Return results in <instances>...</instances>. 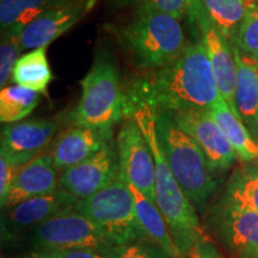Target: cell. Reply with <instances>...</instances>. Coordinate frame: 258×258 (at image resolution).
<instances>
[{"instance_id": "1", "label": "cell", "mask_w": 258, "mask_h": 258, "mask_svg": "<svg viewBox=\"0 0 258 258\" xmlns=\"http://www.w3.org/2000/svg\"><path fill=\"white\" fill-rule=\"evenodd\" d=\"M129 92L145 99L154 111L211 109L221 97L212 62L200 40L188 42L179 56L139 79Z\"/></svg>"}, {"instance_id": "2", "label": "cell", "mask_w": 258, "mask_h": 258, "mask_svg": "<svg viewBox=\"0 0 258 258\" xmlns=\"http://www.w3.org/2000/svg\"><path fill=\"white\" fill-rule=\"evenodd\" d=\"M124 116L135 120L152 151L156 165V205L169 225L177 249L185 258L205 232L201 230L195 207L180 188L164 156L152 106L145 99L128 92L125 93Z\"/></svg>"}, {"instance_id": "3", "label": "cell", "mask_w": 258, "mask_h": 258, "mask_svg": "<svg viewBox=\"0 0 258 258\" xmlns=\"http://www.w3.org/2000/svg\"><path fill=\"white\" fill-rule=\"evenodd\" d=\"M154 117L158 139L171 171L196 212L203 213L219 186L207 157L165 111H154Z\"/></svg>"}, {"instance_id": "4", "label": "cell", "mask_w": 258, "mask_h": 258, "mask_svg": "<svg viewBox=\"0 0 258 258\" xmlns=\"http://www.w3.org/2000/svg\"><path fill=\"white\" fill-rule=\"evenodd\" d=\"M116 36L139 69L159 70L185 49L186 41L179 19L165 12L143 10L117 29Z\"/></svg>"}, {"instance_id": "5", "label": "cell", "mask_w": 258, "mask_h": 258, "mask_svg": "<svg viewBox=\"0 0 258 258\" xmlns=\"http://www.w3.org/2000/svg\"><path fill=\"white\" fill-rule=\"evenodd\" d=\"M78 104L64 116L71 125L114 128L125 114V93L120 73L108 51H99L82 82Z\"/></svg>"}, {"instance_id": "6", "label": "cell", "mask_w": 258, "mask_h": 258, "mask_svg": "<svg viewBox=\"0 0 258 258\" xmlns=\"http://www.w3.org/2000/svg\"><path fill=\"white\" fill-rule=\"evenodd\" d=\"M74 211L95 225L106 245L148 239L137 217L131 186L121 177L89 198L78 200Z\"/></svg>"}, {"instance_id": "7", "label": "cell", "mask_w": 258, "mask_h": 258, "mask_svg": "<svg viewBox=\"0 0 258 258\" xmlns=\"http://www.w3.org/2000/svg\"><path fill=\"white\" fill-rule=\"evenodd\" d=\"M207 227L233 258H258V213L224 195L209 212Z\"/></svg>"}, {"instance_id": "8", "label": "cell", "mask_w": 258, "mask_h": 258, "mask_svg": "<svg viewBox=\"0 0 258 258\" xmlns=\"http://www.w3.org/2000/svg\"><path fill=\"white\" fill-rule=\"evenodd\" d=\"M31 240L36 251L98 250L106 246L95 225L74 208L35 226Z\"/></svg>"}, {"instance_id": "9", "label": "cell", "mask_w": 258, "mask_h": 258, "mask_svg": "<svg viewBox=\"0 0 258 258\" xmlns=\"http://www.w3.org/2000/svg\"><path fill=\"white\" fill-rule=\"evenodd\" d=\"M194 28L198 30L200 41L207 51L211 60L220 95L227 103L231 110L238 117L235 105V84H237V63H235L233 49L230 41L225 38L213 24L206 14L200 0H195L190 9L188 17ZM241 120V118H240Z\"/></svg>"}, {"instance_id": "10", "label": "cell", "mask_w": 258, "mask_h": 258, "mask_svg": "<svg viewBox=\"0 0 258 258\" xmlns=\"http://www.w3.org/2000/svg\"><path fill=\"white\" fill-rule=\"evenodd\" d=\"M120 177L156 202V165L152 151L135 120L127 117L116 140Z\"/></svg>"}, {"instance_id": "11", "label": "cell", "mask_w": 258, "mask_h": 258, "mask_svg": "<svg viewBox=\"0 0 258 258\" xmlns=\"http://www.w3.org/2000/svg\"><path fill=\"white\" fill-rule=\"evenodd\" d=\"M165 112L202 148L214 172L233 165L237 154L211 109Z\"/></svg>"}, {"instance_id": "12", "label": "cell", "mask_w": 258, "mask_h": 258, "mask_svg": "<svg viewBox=\"0 0 258 258\" xmlns=\"http://www.w3.org/2000/svg\"><path fill=\"white\" fill-rule=\"evenodd\" d=\"M118 177L117 148L112 141L89 159L63 170L59 177V189L83 200L111 184Z\"/></svg>"}, {"instance_id": "13", "label": "cell", "mask_w": 258, "mask_h": 258, "mask_svg": "<svg viewBox=\"0 0 258 258\" xmlns=\"http://www.w3.org/2000/svg\"><path fill=\"white\" fill-rule=\"evenodd\" d=\"M62 124L59 118H32L8 123L2 129V154L22 167L51 143Z\"/></svg>"}, {"instance_id": "14", "label": "cell", "mask_w": 258, "mask_h": 258, "mask_svg": "<svg viewBox=\"0 0 258 258\" xmlns=\"http://www.w3.org/2000/svg\"><path fill=\"white\" fill-rule=\"evenodd\" d=\"M97 0H71L38 16L22 31L24 49L47 47L73 28L95 8Z\"/></svg>"}, {"instance_id": "15", "label": "cell", "mask_w": 258, "mask_h": 258, "mask_svg": "<svg viewBox=\"0 0 258 258\" xmlns=\"http://www.w3.org/2000/svg\"><path fill=\"white\" fill-rule=\"evenodd\" d=\"M112 141L110 127L71 125L57 135L50 154L56 170L63 171L89 159Z\"/></svg>"}, {"instance_id": "16", "label": "cell", "mask_w": 258, "mask_h": 258, "mask_svg": "<svg viewBox=\"0 0 258 258\" xmlns=\"http://www.w3.org/2000/svg\"><path fill=\"white\" fill-rule=\"evenodd\" d=\"M78 200L64 190L28 199L6 212V230L16 233L74 208Z\"/></svg>"}, {"instance_id": "17", "label": "cell", "mask_w": 258, "mask_h": 258, "mask_svg": "<svg viewBox=\"0 0 258 258\" xmlns=\"http://www.w3.org/2000/svg\"><path fill=\"white\" fill-rule=\"evenodd\" d=\"M57 170L50 153H41L18 170L5 208L14 207L25 200L57 190Z\"/></svg>"}, {"instance_id": "18", "label": "cell", "mask_w": 258, "mask_h": 258, "mask_svg": "<svg viewBox=\"0 0 258 258\" xmlns=\"http://www.w3.org/2000/svg\"><path fill=\"white\" fill-rule=\"evenodd\" d=\"M232 46V44H231ZM237 63L235 105L241 121L251 132L258 131V60L232 46Z\"/></svg>"}, {"instance_id": "19", "label": "cell", "mask_w": 258, "mask_h": 258, "mask_svg": "<svg viewBox=\"0 0 258 258\" xmlns=\"http://www.w3.org/2000/svg\"><path fill=\"white\" fill-rule=\"evenodd\" d=\"M129 186L134 195L137 217L140 225L143 226L144 231L146 232L148 239L159 245L161 249H164L170 254L171 258H184L177 249L169 225L160 213L159 208L157 207L156 202L146 198L135 186L131 184Z\"/></svg>"}, {"instance_id": "20", "label": "cell", "mask_w": 258, "mask_h": 258, "mask_svg": "<svg viewBox=\"0 0 258 258\" xmlns=\"http://www.w3.org/2000/svg\"><path fill=\"white\" fill-rule=\"evenodd\" d=\"M211 111L230 140L237 157L244 164L258 161V143L253 140L244 122L233 114L222 97L213 104Z\"/></svg>"}, {"instance_id": "21", "label": "cell", "mask_w": 258, "mask_h": 258, "mask_svg": "<svg viewBox=\"0 0 258 258\" xmlns=\"http://www.w3.org/2000/svg\"><path fill=\"white\" fill-rule=\"evenodd\" d=\"M51 80L53 73L47 59V47L32 49L19 57L11 77L12 83L40 93L47 92Z\"/></svg>"}, {"instance_id": "22", "label": "cell", "mask_w": 258, "mask_h": 258, "mask_svg": "<svg viewBox=\"0 0 258 258\" xmlns=\"http://www.w3.org/2000/svg\"><path fill=\"white\" fill-rule=\"evenodd\" d=\"M71 0H0L2 32L16 29L22 30L31 21L44 12Z\"/></svg>"}, {"instance_id": "23", "label": "cell", "mask_w": 258, "mask_h": 258, "mask_svg": "<svg viewBox=\"0 0 258 258\" xmlns=\"http://www.w3.org/2000/svg\"><path fill=\"white\" fill-rule=\"evenodd\" d=\"M40 102V92L19 85L5 86L0 92V121L16 123L35 110Z\"/></svg>"}, {"instance_id": "24", "label": "cell", "mask_w": 258, "mask_h": 258, "mask_svg": "<svg viewBox=\"0 0 258 258\" xmlns=\"http://www.w3.org/2000/svg\"><path fill=\"white\" fill-rule=\"evenodd\" d=\"M225 196L258 213V161L245 163L232 173Z\"/></svg>"}, {"instance_id": "25", "label": "cell", "mask_w": 258, "mask_h": 258, "mask_svg": "<svg viewBox=\"0 0 258 258\" xmlns=\"http://www.w3.org/2000/svg\"><path fill=\"white\" fill-rule=\"evenodd\" d=\"M209 19L219 32L232 40L246 14L245 0H200Z\"/></svg>"}, {"instance_id": "26", "label": "cell", "mask_w": 258, "mask_h": 258, "mask_svg": "<svg viewBox=\"0 0 258 258\" xmlns=\"http://www.w3.org/2000/svg\"><path fill=\"white\" fill-rule=\"evenodd\" d=\"M102 258H171L165 250L150 239L122 245H106L98 249Z\"/></svg>"}, {"instance_id": "27", "label": "cell", "mask_w": 258, "mask_h": 258, "mask_svg": "<svg viewBox=\"0 0 258 258\" xmlns=\"http://www.w3.org/2000/svg\"><path fill=\"white\" fill-rule=\"evenodd\" d=\"M22 30L10 29L2 32V43H0V86L2 89L11 79L12 72L21 57L22 50Z\"/></svg>"}, {"instance_id": "28", "label": "cell", "mask_w": 258, "mask_h": 258, "mask_svg": "<svg viewBox=\"0 0 258 258\" xmlns=\"http://www.w3.org/2000/svg\"><path fill=\"white\" fill-rule=\"evenodd\" d=\"M195 0H111L112 5L117 9H135V11L151 10V11L165 12L179 19L188 17Z\"/></svg>"}, {"instance_id": "29", "label": "cell", "mask_w": 258, "mask_h": 258, "mask_svg": "<svg viewBox=\"0 0 258 258\" xmlns=\"http://www.w3.org/2000/svg\"><path fill=\"white\" fill-rule=\"evenodd\" d=\"M230 43L258 60V6H247L245 17Z\"/></svg>"}, {"instance_id": "30", "label": "cell", "mask_w": 258, "mask_h": 258, "mask_svg": "<svg viewBox=\"0 0 258 258\" xmlns=\"http://www.w3.org/2000/svg\"><path fill=\"white\" fill-rule=\"evenodd\" d=\"M19 169L21 167L14 160L10 159L5 154L0 153V205H2V208L6 206L10 190Z\"/></svg>"}, {"instance_id": "31", "label": "cell", "mask_w": 258, "mask_h": 258, "mask_svg": "<svg viewBox=\"0 0 258 258\" xmlns=\"http://www.w3.org/2000/svg\"><path fill=\"white\" fill-rule=\"evenodd\" d=\"M32 254L40 258H102L95 249H67L50 251H34Z\"/></svg>"}, {"instance_id": "32", "label": "cell", "mask_w": 258, "mask_h": 258, "mask_svg": "<svg viewBox=\"0 0 258 258\" xmlns=\"http://www.w3.org/2000/svg\"><path fill=\"white\" fill-rule=\"evenodd\" d=\"M185 258H224L215 244L206 234L201 235Z\"/></svg>"}, {"instance_id": "33", "label": "cell", "mask_w": 258, "mask_h": 258, "mask_svg": "<svg viewBox=\"0 0 258 258\" xmlns=\"http://www.w3.org/2000/svg\"><path fill=\"white\" fill-rule=\"evenodd\" d=\"M245 4H246V6H250V5L258 6V0H245Z\"/></svg>"}, {"instance_id": "34", "label": "cell", "mask_w": 258, "mask_h": 258, "mask_svg": "<svg viewBox=\"0 0 258 258\" xmlns=\"http://www.w3.org/2000/svg\"><path fill=\"white\" fill-rule=\"evenodd\" d=\"M28 258H40V257H36V256H35V254H32V253H31V256H30V257H28Z\"/></svg>"}]
</instances>
